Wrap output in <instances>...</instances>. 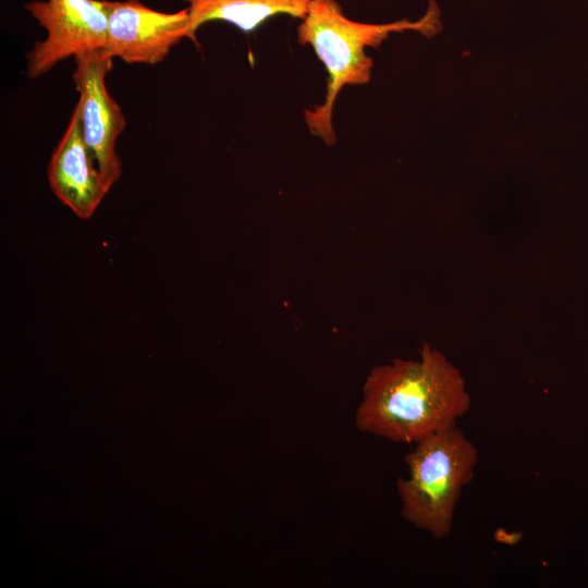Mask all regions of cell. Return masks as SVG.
<instances>
[{"mask_svg": "<svg viewBox=\"0 0 588 588\" xmlns=\"http://www.w3.org/2000/svg\"><path fill=\"white\" fill-rule=\"evenodd\" d=\"M74 59L72 78L79 95V113L85 143L93 154L102 180L110 188L120 180L122 163L117 140L126 126L125 115L106 86L112 57L102 48Z\"/></svg>", "mask_w": 588, "mask_h": 588, "instance_id": "5", "label": "cell"}, {"mask_svg": "<svg viewBox=\"0 0 588 588\" xmlns=\"http://www.w3.org/2000/svg\"><path fill=\"white\" fill-rule=\"evenodd\" d=\"M24 8L46 30V37L26 53L29 78L48 73L68 58L106 48V0H33Z\"/></svg>", "mask_w": 588, "mask_h": 588, "instance_id": "4", "label": "cell"}, {"mask_svg": "<svg viewBox=\"0 0 588 588\" xmlns=\"http://www.w3.org/2000/svg\"><path fill=\"white\" fill-rule=\"evenodd\" d=\"M404 462L407 476L396 480L401 516L434 539L445 538L462 491L474 478L477 448L455 426L415 443Z\"/></svg>", "mask_w": 588, "mask_h": 588, "instance_id": "3", "label": "cell"}, {"mask_svg": "<svg viewBox=\"0 0 588 588\" xmlns=\"http://www.w3.org/2000/svg\"><path fill=\"white\" fill-rule=\"evenodd\" d=\"M47 174L56 197L81 219L91 218L109 192L85 143L76 107L51 155Z\"/></svg>", "mask_w": 588, "mask_h": 588, "instance_id": "7", "label": "cell"}, {"mask_svg": "<svg viewBox=\"0 0 588 588\" xmlns=\"http://www.w3.org/2000/svg\"><path fill=\"white\" fill-rule=\"evenodd\" d=\"M188 4L187 39L199 47L197 30L209 22H225L252 33L267 20L284 14L301 21L311 0H182Z\"/></svg>", "mask_w": 588, "mask_h": 588, "instance_id": "8", "label": "cell"}, {"mask_svg": "<svg viewBox=\"0 0 588 588\" xmlns=\"http://www.w3.org/2000/svg\"><path fill=\"white\" fill-rule=\"evenodd\" d=\"M108 35L106 50L128 64L154 65L187 38V8L161 12L139 0L107 1Z\"/></svg>", "mask_w": 588, "mask_h": 588, "instance_id": "6", "label": "cell"}, {"mask_svg": "<svg viewBox=\"0 0 588 588\" xmlns=\"http://www.w3.org/2000/svg\"><path fill=\"white\" fill-rule=\"evenodd\" d=\"M434 16L430 7L426 16L415 23L366 24L347 19L336 0H311L297 26V41L313 48L324 65L328 81L324 101L304 112L309 132L326 145H334L332 111L339 93L345 86L363 85L370 79L372 60L366 48L379 46L392 32L428 30Z\"/></svg>", "mask_w": 588, "mask_h": 588, "instance_id": "2", "label": "cell"}, {"mask_svg": "<svg viewBox=\"0 0 588 588\" xmlns=\"http://www.w3.org/2000/svg\"><path fill=\"white\" fill-rule=\"evenodd\" d=\"M461 371L424 342L419 359L393 358L365 379L355 425L392 442L417 443L457 426L470 408Z\"/></svg>", "mask_w": 588, "mask_h": 588, "instance_id": "1", "label": "cell"}]
</instances>
